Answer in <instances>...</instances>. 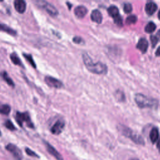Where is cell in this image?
I'll return each instance as SVG.
<instances>
[{
    "label": "cell",
    "mask_w": 160,
    "mask_h": 160,
    "mask_svg": "<svg viewBox=\"0 0 160 160\" xmlns=\"http://www.w3.org/2000/svg\"><path fill=\"white\" fill-rule=\"evenodd\" d=\"M0 31L5 32L12 36H16L17 34V32L14 29L9 27L6 24L1 23V22H0Z\"/></svg>",
    "instance_id": "16"
},
{
    "label": "cell",
    "mask_w": 160,
    "mask_h": 160,
    "mask_svg": "<svg viewBox=\"0 0 160 160\" xmlns=\"http://www.w3.org/2000/svg\"><path fill=\"white\" fill-rule=\"evenodd\" d=\"M118 129L123 136L131 139L134 143L139 145H144L145 142L142 137L128 127L122 124H119L118 126Z\"/></svg>",
    "instance_id": "2"
},
{
    "label": "cell",
    "mask_w": 160,
    "mask_h": 160,
    "mask_svg": "<svg viewBox=\"0 0 160 160\" xmlns=\"http://www.w3.org/2000/svg\"><path fill=\"white\" fill-rule=\"evenodd\" d=\"M44 144L47 151L51 155L54 156L57 160H63V158L61 154L52 145L46 141L44 142Z\"/></svg>",
    "instance_id": "9"
},
{
    "label": "cell",
    "mask_w": 160,
    "mask_h": 160,
    "mask_svg": "<svg viewBox=\"0 0 160 160\" xmlns=\"http://www.w3.org/2000/svg\"><path fill=\"white\" fill-rule=\"evenodd\" d=\"M66 4H69V9H71V6H72V5H71V4H70V3H69V2H66Z\"/></svg>",
    "instance_id": "34"
},
{
    "label": "cell",
    "mask_w": 160,
    "mask_h": 160,
    "mask_svg": "<svg viewBox=\"0 0 160 160\" xmlns=\"http://www.w3.org/2000/svg\"><path fill=\"white\" fill-rule=\"evenodd\" d=\"M6 149L9 151L16 160H21L22 158V154L21 149L16 145L9 143L6 146Z\"/></svg>",
    "instance_id": "7"
},
{
    "label": "cell",
    "mask_w": 160,
    "mask_h": 160,
    "mask_svg": "<svg viewBox=\"0 0 160 160\" xmlns=\"http://www.w3.org/2000/svg\"><path fill=\"white\" fill-rule=\"evenodd\" d=\"M129 160H139L138 159H137V158H131V159H129Z\"/></svg>",
    "instance_id": "35"
},
{
    "label": "cell",
    "mask_w": 160,
    "mask_h": 160,
    "mask_svg": "<svg viewBox=\"0 0 160 160\" xmlns=\"http://www.w3.org/2000/svg\"><path fill=\"white\" fill-rule=\"evenodd\" d=\"M0 76L2 79H3V80L11 87L12 88H14L15 84L14 82H13L12 79L9 77V76L8 75V74L6 72V71H2L0 72Z\"/></svg>",
    "instance_id": "15"
},
{
    "label": "cell",
    "mask_w": 160,
    "mask_h": 160,
    "mask_svg": "<svg viewBox=\"0 0 160 160\" xmlns=\"http://www.w3.org/2000/svg\"><path fill=\"white\" fill-rule=\"evenodd\" d=\"M116 97L117 99L120 101H124V99H125V96L121 91L118 90L116 92Z\"/></svg>",
    "instance_id": "25"
},
{
    "label": "cell",
    "mask_w": 160,
    "mask_h": 160,
    "mask_svg": "<svg viewBox=\"0 0 160 160\" xmlns=\"http://www.w3.org/2000/svg\"><path fill=\"white\" fill-rule=\"evenodd\" d=\"M158 18L160 19V11H159V12H158Z\"/></svg>",
    "instance_id": "36"
},
{
    "label": "cell",
    "mask_w": 160,
    "mask_h": 160,
    "mask_svg": "<svg viewBox=\"0 0 160 160\" xmlns=\"http://www.w3.org/2000/svg\"><path fill=\"white\" fill-rule=\"evenodd\" d=\"M11 112V107L8 104L0 103V114L8 115Z\"/></svg>",
    "instance_id": "20"
},
{
    "label": "cell",
    "mask_w": 160,
    "mask_h": 160,
    "mask_svg": "<svg viewBox=\"0 0 160 160\" xmlns=\"http://www.w3.org/2000/svg\"><path fill=\"white\" fill-rule=\"evenodd\" d=\"M157 36L160 38V29L157 32Z\"/></svg>",
    "instance_id": "33"
},
{
    "label": "cell",
    "mask_w": 160,
    "mask_h": 160,
    "mask_svg": "<svg viewBox=\"0 0 160 160\" xmlns=\"http://www.w3.org/2000/svg\"><path fill=\"white\" fill-rule=\"evenodd\" d=\"M155 54L156 56H160V46L157 49V50L155 52Z\"/></svg>",
    "instance_id": "31"
},
{
    "label": "cell",
    "mask_w": 160,
    "mask_h": 160,
    "mask_svg": "<svg viewBox=\"0 0 160 160\" xmlns=\"http://www.w3.org/2000/svg\"><path fill=\"white\" fill-rule=\"evenodd\" d=\"M14 7L18 12L22 14L26 11V3L23 0H16L14 1Z\"/></svg>",
    "instance_id": "10"
},
{
    "label": "cell",
    "mask_w": 160,
    "mask_h": 160,
    "mask_svg": "<svg viewBox=\"0 0 160 160\" xmlns=\"http://www.w3.org/2000/svg\"><path fill=\"white\" fill-rule=\"evenodd\" d=\"M156 28V24L153 22H149L147 24V25L145 27V31L148 33H151L154 31V30Z\"/></svg>",
    "instance_id": "22"
},
{
    "label": "cell",
    "mask_w": 160,
    "mask_h": 160,
    "mask_svg": "<svg viewBox=\"0 0 160 160\" xmlns=\"http://www.w3.org/2000/svg\"><path fill=\"white\" fill-rule=\"evenodd\" d=\"M82 58L85 66L91 72L96 74H104L107 72L108 68L105 64L101 62H94L90 56L85 52L82 54Z\"/></svg>",
    "instance_id": "1"
},
{
    "label": "cell",
    "mask_w": 160,
    "mask_h": 160,
    "mask_svg": "<svg viewBox=\"0 0 160 160\" xmlns=\"http://www.w3.org/2000/svg\"><path fill=\"white\" fill-rule=\"evenodd\" d=\"M10 59H11L12 62L13 64H14L15 65H18L21 67H24L23 63L22 62L21 59L19 58V57L18 56V54L16 52H12L10 54Z\"/></svg>",
    "instance_id": "18"
},
{
    "label": "cell",
    "mask_w": 160,
    "mask_h": 160,
    "mask_svg": "<svg viewBox=\"0 0 160 160\" xmlns=\"http://www.w3.org/2000/svg\"><path fill=\"white\" fill-rule=\"evenodd\" d=\"M25 152H26V154L30 156H34V157H39V156L33 151H32L31 149H29V148H25Z\"/></svg>",
    "instance_id": "27"
},
{
    "label": "cell",
    "mask_w": 160,
    "mask_h": 160,
    "mask_svg": "<svg viewBox=\"0 0 160 160\" xmlns=\"http://www.w3.org/2000/svg\"><path fill=\"white\" fill-rule=\"evenodd\" d=\"M158 9V6L156 5V3H154L152 1H150L148 2L146 4V7H145V11L146 12V13L149 15H152Z\"/></svg>",
    "instance_id": "13"
},
{
    "label": "cell",
    "mask_w": 160,
    "mask_h": 160,
    "mask_svg": "<svg viewBox=\"0 0 160 160\" xmlns=\"http://www.w3.org/2000/svg\"><path fill=\"white\" fill-rule=\"evenodd\" d=\"M137 21V17L135 15H131L129 16L126 20V22L128 24H134Z\"/></svg>",
    "instance_id": "24"
},
{
    "label": "cell",
    "mask_w": 160,
    "mask_h": 160,
    "mask_svg": "<svg viewBox=\"0 0 160 160\" xmlns=\"http://www.w3.org/2000/svg\"><path fill=\"white\" fill-rule=\"evenodd\" d=\"M24 58H25V59L31 64V66L32 67H33L34 68H36V63L33 59V58L31 54H26V53H23L22 54Z\"/></svg>",
    "instance_id": "21"
},
{
    "label": "cell",
    "mask_w": 160,
    "mask_h": 160,
    "mask_svg": "<svg viewBox=\"0 0 160 160\" xmlns=\"http://www.w3.org/2000/svg\"><path fill=\"white\" fill-rule=\"evenodd\" d=\"M108 12L110 16H111L113 19H115L119 16V12L118 8L115 6H110L108 8Z\"/></svg>",
    "instance_id": "17"
},
{
    "label": "cell",
    "mask_w": 160,
    "mask_h": 160,
    "mask_svg": "<svg viewBox=\"0 0 160 160\" xmlns=\"http://www.w3.org/2000/svg\"><path fill=\"white\" fill-rule=\"evenodd\" d=\"M137 48L139 49L142 53L146 52L148 48V42L145 38H141L136 46Z\"/></svg>",
    "instance_id": "14"
},
{
    "label": "cell",
    "mask_w": 160,
    "mask_h": 160,
    "mask_svg": "<svg viewBox=\"0 0 160 160\" xmlns=\"http://www.w3.org/2000/svg\"><path fill=\"white\" fill-rule=\"evenodd\" d=\"M157 148H158V151L160 153V139L158 140V141L157 142Z\"/></svg>",
    "instance_id": "32"
},
{
    "label": "cell",
    "mask_w": 160,
    "mask_h": 160,
    "mask_svg": "<svg viewBox=\"0 0 160 160\" xmlns=\"http://www.w3.org/2000/svg\"><path fill=\"white\" fill-rule=\"evenodd\" d=\"M36 4L40 8L44 9L51 16H56L58 14V11L52 4L43 0H38L35 1Z\"/></svg>",
    "instance_id": "5"
},
{
    "label": "cell",
    "mask_w": 160,
    "mask_h": 160,
    "mask_svg": "<svg viewBox=\"0 0 160 160\" xmlns=\"http://www.w3.org/2000/svg\"><path fill=\"white\" fill-rule=\"evenodd\" d=\"M72 41L76 44H82L84 42V40L80 36H74L72 38Z\"/></svg>",
    "instance_id": "28"
},
{
    "label": "cell",
    "mask_w": 160,
    "mask_h": 160,
    "mask_svg": "<svg viewBox=\"0 0 160 160\" xmlns=\"http://www.w3.org/2000/svg\"><path fill=\"white\" fill-rule=\"evenodd\" d=\"M4 126H5L7 129H9L10 131H15V130L16 129V127L14 126V125L13 124V123H12L9 119H8V120H6V121H5V122H4Z\"/></svg>",
    "instance_id": "23"
},
{
    "label": "cell",
    "mask_w": 160,
    "mask_h": 160,
    "mask_svg": "<svg viewBox=\"0 0 160 160\" xmlns=\"http://www.w3.org/2000/svg\"><path fill=\"white\" fill-rule=\"evenodd\" d=\"M64 121L62 119H59L53 124L51 128V132L53 134L58 135L61 134L64 128Z\"/></svg>",
    "instance_id": "8"
},
{
    "label": "cell",
    "mask_w": 160,
    "mask_h": 160,
    "mask_svg": "<svg viewBox=\"0 0 160 160\" xmlns=\"http://www.w3.org/2000/svg\"><path fill=\"white\" fill-rule=\"evenodd\" d=\"M44 82L49 87L56 89H60L63 86V83L62 81L50 76H46L44 78Z\"/></svg>",
    "instance_id": "6"
},
{
    "label": "cell",
    "mask_w": 160,
    "mask_h": 160,
    "mask_svg": "<svg viewBox=\"0 0 160 160\" xmlns=\"http://www.w3.org/2000/svg\"><path fill=\"white\" fill-rule=\"evenodd\" d=\"M134 99L138 106L141 108H152L158 105V101L156 99L148 98L139 93L136 94Z\"/></svg>",
    "instance_id": "3"
},
{
    "label": "cell",
    "mask_w": 160,
    "mask_h": 160,
    "mask_svg": "<svg viewBox=\"0 0 160 160\" xmlns=\"http://www.w3.org/2000/svg\"><path fill=\"white\" fill-rule=\"evenodd\" d=\"M114 21L118 26H122V18L121 17V16H119L118 18L114 19Z\"/></svg>",
    "instance_id": "30"
},
{
    "label": "cell",
    "mask_w": 160,
    "mask_h": 160,
    "mask_svg": "<svg viewBox=\"0 0 160 160\" xmlns=\"http://www.w3.org/2000/svg\"><path fill=\"white\" fill-rule=\"evenodd\" d=\"M150 39H151L152 46L154 48V47L156 45V44L158 43V37H157L156 36L152 35V36H151Z\"/></svg>",
    "instance_id": "29"
},
{
    "label": "cell",
    "mask_w": 160,
    "mask_h": 160,
    "mask_svg": "<svg viewBox=\"0 0 160 160\" xmlns=\"http://www.w3.org/2000/svg\"><path fill=\"white\" fill-rule=\"evenodd\" d=\"M74 12L76 18L79 19H82L86 15L88 12V9L85 6L81 5L75 8Z\"/></svg>",
    "instance_id": "11"
},
{
    "label": "cell",
    "mask_w": 160,
    "mask_h": 160,
    "mask_svg": "<svg viewBox=\"0 0 160 160\" xmlns=\"http://www.w3.org/2000/svg\"><path fill=\"white\" fill-rule=\"evenodd\" d=\"M91 19L93 22L100 24L102 20V16L101 12L98 9H94L91 12Z\"/></svg>",
    "instance_id": "12"
},
{
    "label": "cell",
    "mask_w": 160,
    "mask_h": 160,
    "mask_svg": "<svg viewBox=\"0 0 160 160\" xmlns=\"http://www.w3.org/2000/svg\"><path fill=\"white\" fill-rule=\"evenodd\" d=\"M15 119L18 123L19 126L22 127L24 123L26 124V126L30 128H34V124L31 121V117L28 112H19L17 111L15 114Z\"/></svg>",
    "instance_id": "4"
},
{
    "label": "cell",
    "mask_w": 160,
    "mask_h": 160,
    "mask_svg": "<svg viewBox=\"0 0 160 160\" xmlns=\"http://www.w3.org/2000/svg\"><path fill=\"white\" fill-rule=\"evenodd\" d=\"M159 138V131L156 128H153L150 131L149 138L152 143H155Z\"/></svg>",
    "instance_id": "19"
},
{
    "label": "cell",
    "mask_w": 160,
    "mask_h": 160,
    "mask_svg": "<svg viewBox=\"0 0 160 160\" xmlns=\"http://www.w3.org/2000/svg\"><path fill=\"white\" fill-rule=\"evenodd\" d=\"M123 10L126 13H129L132 11V6L130 3H125L123 6Z\"/></svg>",
    "instance_id": "26"
}]
</instances>
